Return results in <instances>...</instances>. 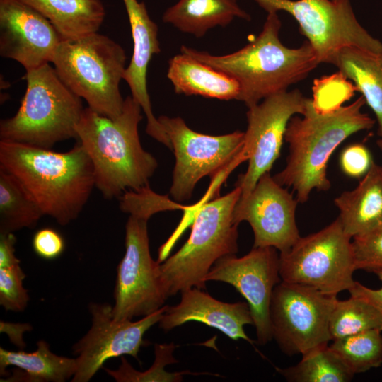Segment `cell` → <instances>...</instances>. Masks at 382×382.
Wrapping results in <instances>:
<instances>
[{
	"label": "cell",
	"mask_w": 382,
	"mask_h": 382,
	"mask_svg": "<svg viewBox=\"0 0 382 382\" xmlns=\"http://www.w3.org/2000/svg\"><path fill=\"white\" fill-rule=\"evenodd\" d=\"M0 167L21 183L43 215L62 226L79 216L96 187L93 164L79 141L57 152L0 140Z\"/></svg>",
	"instance_id": "1"
},
{
	"label": "cell",
	"mask_w": 382,
	"mask_h": 382,
	"mask_svg": "<svg viewBox=\"0 0 382 382\" xmlns=\"http://www.w3.org/2000/svg\"><path fill=\"white\" fill-rule=\"evenodd\" d=\"M141 110L128 96L116 118L87 107L76 126V139L93 164L96 187L105 199L120 198L126 191H139L149 185V178L158 168L156 158L140 142Z\"/></svg>",
	"instance_id": "2"
},
{
	"label": "cell",
	"mask_w": 382,
	"mask_h": 382,
	"mask_svg": "<svg viewBox=\"0 0 382 382\" xmlns=\"http://www.w3.org/2000/svg\"><path fill=\"white\" fill-rule=\"evenodd\" d=\"M281 26L277 12L270 11L260 33L235 52L212 55L184 45L180 52L236 80L240 86L237 100L250 108L268 96L287 91L319 64L307 41L297 48L284 45L279 35Z\"/></svg>",
	"instance_id": "3"
},
{
	"label": "cell",
	"mask_w": 382,
	"mask_h": 382,
	"mask_svg": "<svg viewBox=\"0 0 382 382\" xmlns=\"http://www.w3.org/2000/svg\"><path fill=\"white\" fill-rule=\"evenodd\" d=\"M362 96L335 111L317 112L308 99L305 112L293 116L287 125L284 140L289 155L284 169L273 176L282 186L296 192L299 203H305L313 190L328 191V163L336 148L349 136L371 129L375 120L361 109Z\"/></svg>",
	"instance_id": "4"
},
{
	"label": "cell",
	"mask_w": 382,
	"mask_h": 382,
	"mask_svg": "<svg viewBox=\"0 0 382 382\" xmlns=\"http://www.w3.org/2000/svg\"><path fill=\"white\" fill-rule=\"evenodd\" d=\"M26 91L17 112L0 122V140L51 149L77 139L81 98L61 80L49 64L25 71Z\"/></svg>",
	"instance_id": "5"
},
{
	"label": "cell",
	"mask_w": 382,
	"mask_h": 382,
	"mask_svg": "<svg viewBox=\"0 0 382 382\" xmlns=\"http://www.w3.org/2000/svg\"><path fill=\"white\" fill-rule=\"evenodd\" d=\"M239 187L224 196L205 199L192 215L187 241L160 265L168 297L195 287L205 289V278L219 259L238 252V226L233 221Z\"/></svg>",
	"instance_id": "6"
},
{
	"label": "cell",
	"mask_w": 382,
	"mask_h": 382,
	"mask_svg": "<svg viewBox=\"0 0 382 382\" xmlns=\"http://www.w3.org/2000/svg\"><path fill=\"white\" fill-rule=\"evenodd\" d=\"M52 63L64 83L93 110L112 119L122 112L120 83L127 67L118 43L98 32L62 40Z\"/></svg>",
	"instance_id": "7"
},
{
	"label": "cell",
	"mask_w": 382,
	"mask_h": 382,
	"mask_svg": "<svg viewBox=\"0 0 382 382\" xmlns=\"http://www.w3.org/2000/svg\"><path fill=\"white\" fill-rule=\"evenodd\" d=\"M175 157L170 195L176 202L191 198L198 181L209 176L220 185L226 174L246 160L243 154L245 132L213 136L192 130L180 117H158Z\"/></svg>",
	"instance_id": "8"
},
{
	"label": "cell",
	"mask_w": 382,
	"mask_h": 382,
	"mask_svg": "<svg viewBox=\"0 0 382 382\" xmlns=\"http://www.w3.org/2000/svg\"><path fill=\"white\" fill-rule=\"evenodd\" d=\"M352 238L337 217L318 232L299 239L279 253L282 281L335 294L351 289L356 270Z\"/></svg>",
	"instance_id": "9"
},
{
	"label": "cell",
	"mask_w": 382,
	"mask_h": 382,
	"mask_svg": "<svg viewBox=\"0 0 382 382\" xmlns=\"http://www.w3.org/2000/svg\"><path fill=\"white\" fill-rule=\"evenodd\" d=\"M267 12L284 11L298 23L319 64L345 47L382 51V42L357 21L350 0H255Z\"/></svg>",
	"instance_id": "10"
},
{
	"label": "cell",
	"mask_w": 382,
	"mask_h": 382,
	"mask_svg": "<svg viewBox=\"0 0 382 382\" xmlns=\"http://www.w3.org/2000/svg\"><path fill=\"white\" fill-rule=\"evenodd\" d=\"M337 295L281 281L272 291L270 318L272 337L284 354H304L332 340L330 318Z\"/></svg>",
	"instance_id": "11"
},
{
	"label": "cell",
	"mask_w": 382,
	"mask_h": 382,
	"mask_svg": "<svg viewBox=\"0 0 382 382\" xmlns=\"http://www.w3.org/2000/svg\"><path fill=\"white\" fill-rule=\"evenodd\" d=\"M148 219L129 214L125 226V253L117 267L112 318L132 320L149 316L168 298L160 265L150 253Z\"/></svg>",
	"instance_id": "12"
},
{
	"label": "cell",
	"mask_w": 382,
	"mask_h": 382,
	"mask_svg": "<svg viewBox=\"0 0 382 382\" xmlns=\"http://www.w3.org/2000/svg\"><path fill=\"white\" fill-rule=\"evenodd\" d=\"M308 99L297 89L284 91L248 108L243 147L248 166L236 184L241 197L248 195L259 178L270 172L279 156L290 119L305 112Z\"/></svg>",
	"instance_id": "13"
},
{
	"label": "cell",
	"mask_w": 382,
	"mask_h": 382,
	"mask_svg": "<svg viewBox=\"0 0 382 382\" xmlns=\"http://www.w3.org/2000/svg\"><path fill=\"white\" fill-rule=\"evenodd\" d=\"M167 306L141 318L115 320L112 306L107 303H91L88 308L92 324L88 332L73 346L77 369L72 382H88L109 359L130 355L137 360L141 347L146 345L144 335L158 323Z\"/></svg>",
	"instance_id": "14"
},
{
	"label": "cell",
	"mask_w": 382,
	"mask_h": 382,
	"mask_svg": "<svg viewBox=\"0 0 382 382\" xmlns=\"http://www.w3.org/2000/svg\"><path fill=\"white\" fill-rule=\"evenodd\" d=\"M205 281L232 285L250 307L257 343L265 345L273 339L270 304L274 288L282 281L279 254L276 248H253L241 257L236 255L224 256L215 262Z\"/></svg>",
	"instance_id": "15"
},
{
	"label": "cell",
	"mask_w": 382,
	"mask_h": 382,
	"mask_svg": "<svg viewBox=\"0 0 382 382\" xmlns=\"http://www.w3.org/2000/svg\"><path fill=\"white\" fill-rule=\"evenodd\" d=\"M299 202L269 173L263 174L251 192L239 197L233 213L234 222L247 221L254 234L253 248L273 247L289 250L301 237L296 223Z\"/></svg>",
	"instance_id": "16"
},
{
	"label": "cell",
	"mask_w": 382,
	"mask_h": 382,
	"mask_svg": "<svg viewBox=\"0 0 382 382\" xmlns=\"http://www.w3.org/2000/svg\"><path fill=\"white\" fill-rule=\"evenodd\" d=\"M44 16L21 0H0V55L25 71L52 63L62 40Z\"/></svg>",
	"instance_id": "17"
},
{
	"label": "cell",
	"mask_w": 382,
	"mask_h": 382,
	"mask_svg": "<svg viewBox=\"0 0 382 382\" xmlns=\"http://www.w3.org/2000/svg\"><path fill=\"white\" fill-rule=\"evenodd\" d=\"M127 11L133 40V52L123 80L128 84L132 98L141 105L147 120L146 131L168 149L171 144L152 111L147 90V71L151 59L161 52L158 26L151 19L146 5L138 0H122Z\"/></svg>",
	"instance_id": "18"
},
{
	"label": "cell",
	"mask_w": 382,
	"mask_h": 382,
	"mask_svg": "<svg viewBox=\"0 0 382 382\" xmlns=\"http://www.w3.org/2000/svg\"><path fill=\"white\" fill-rule=\"evenodd\" d=\"M180 293L179 303L167 306L158 322L161 329L168 331L194 320L220 330L233 340L242 339L253 345L254 341L244 330L245 325H253L247 302H222L195 287Z\"/></svg>",
	"instance_id": "19"
},
{
	"label": "cell",
	"mask_w": 382,
	"mask_h": 382,
	"mask_svg": "<svg viewBox=\"0 0 382 382\" xmlns=\"http://www.w3.org/2000/svg\"><path fill=\"white\" fill-rule=\"evenodd\" d=\"M345 232L352 238L382 226V165L374 163L353 190L334 199Z\"/></svg>",
	"instance_id": "20"
},
{
	"label": "cell",
	"mask_w": 382,
	"mask_h": 382,
	"mask_svg": "<svg viewBox=\"0 0 382 382\" xmlns=\"http://www.w3.org/2000/svg\"><path fill=\"white\" fill-rule=\"evenodd\" d=\"M167 77L178 94L229 100L240 93L233 78L181 52L169 60Z\"/></svg>",
	"instance_id": "21"
},
{
	"label": "cell",
	"mask_w": 382,
	"mask_h": 382,
	"mask_svg": "<svg viewBox=\"0 0 382 382\" xmlns=\"http://www.w3.org/2000/svg\"><path fill=\"white\" fill-rule=\"evenodd\" d=\"M16 369L5 381L64 382L72 378L76 371V358L53 353L45 340L37 342L33 352H13L0 347V373L6 376V368Z\"/></svg>",
	"instance_id": "22"
},
{
	"label": "cell",
	"mask_w": 382,
	"mask_h": 382,
	"mask_svg": "<svg viewBox=\"0 0 382 382\" xmlns=\"http://www.w3.org/2000/svg\"><path fill=\"white\" fill-rule=\"evenodd\" d=\"M236 18L250 20L238 0H179L166 10L162 20L183 33L202 37L209 30L225 27Z\"/></svg>",
	"instance_id": "23"
},
{
	"label": "cell",
	"mask_w": 382,
	"mask_h": 382,
	"mask_svg": "<svg viewBox=\"0 0 382 382\" xmlns=\"http://www.w3.org/2000/svg\"><path fill=\"white\" fill-rule=\"evenodd\" d=\"M331 64L351 81L374 112L377 134L382 138V51L345 47L332 58Z\"/></svg>",
	"instance_id": "24"
},
{
	"label": "cell",
	"mask_w": 382,
	"mask_h": 382,
	"mask_svg": "<svg viewBox=\"0 0 382 382\" xmlns=\"http://www.w3.org/2000/svg\"><path fill=\"white\" fill-rule=\"evenodd\" d=\"M48 19L63 40L98 32L105 16L101 0H21Z\"/></svg>",
	"instance_id": "25"
},
{
	"label": "cell",
	"mask_w": 382,
	"mask_h": 382,
	"mask_svg": "<svg viewBox=\"0 0 382 382\" xmlns=\"http://www.w3.org/2000/svg\"><path fill=\"white\" fill-rule=\"evenodd\" d=\"M42 216L21 183L0 167V233L33 228Z\"/></svg>",
	"instance_id": "26"
},
{
	"label": "cell",
	"mask_w": 382,
	"mask_h": 382,
	"mask_svg": "<svg viewBox=\"0 0 382 382\" xmlns=\"http://www.w3.org/2000/svg\"><path fill=\"white\" fill-rule=\"evenodd\" d=\"M294 366L277 371L291 382H348L355 375L328 344L301 354Z\"/></svg>",
	"instance_id": "27"
},
{
	"label": "cell",
	"mask_w": 382,
	"mask_h": 382,
	"mask_svg": "<svg viewBox=\"0 0 382 382\" xmlns=\"http://www.w3.org/2000/svg\"><path fill=\"white\" fill-rule=\"evenodd\" d=\"M375 329L382 330V313L376 307L354 296L337 300L329 323L332 340Z\"/></svg>",
	"instance_id": "28"
},
{
	"label": "cell",
	"mask_w": 382,
	"mask_h": 382,
	"mask_svg": "<svg viewBox=\"0 0 382 382\" xmlns=\"http://www.w3.org/2000/svg\"><path fill=\"white\" fill-rule=\"evenodd\" d=\"M381 332H361L335 339L330 347L354 374L364 373L382 364Z\"/></svg>",
	"instance_id": "29"
},
{
	"label": "cell",
	"mask_w": 382,
	"mask_h": 382,
	"mask_svg": "<svg viewBox=\"0 0 382 382\" xmlns=\"http://www.w3.org/2000/svg\"><path fill=\"white\" fill-rule=\"evenodd\" d=\"M175 347L173 343L155 345L154 362L148 370L143 372L135 370L123 356L120 357L121 364L117 370L107 368H104V370L117 382L181 381L185 374L192 373L190 371L170 373L164 369L166 365L178 362L173 355Z\"/></svg>",
	"instance_id": "30"
},
{
	"label": "cell",
	"mask_w": 382,
	"mask_h": 382,
	"mask_svg": "<svg viewBox=\"0 0 382 382\" xmlns=\"http://www.w3.org/2000/svg\"><path fill=\"white\" fill-rule=\"evenodd\" d=\"M312 90L313 106L320 113L337 110L345 102L349 100L357 91L353 83L339 71L315 79Z\"/></svg>",
	"instance_id": "31"
},
{
	"label": "cell",
	"mask_w": 382,
	"mask_h": 382,
	"mask_svg": "<svg viewBox=\"0 0 382 382\" xmlns=\"http://www.w3.org/2000/svg\"><path fill=\"white\" fill-rule=\"evenodd\" d=\"M26 275L20 264L0 268V305L6 311L21 312L29 301L23 286Z\"/></svg>",
	"instance_id": "32"
},
{
	"label": "cell",
	"mask_w": 382,
	"mask_h": 382,
	"mask_svg": "<svg viewBox=\"0 0 382 382\" xmlns=\"http://www.w3.org/2000/svg\"><path fill=\"white\" fill-rule=\"evenodd\" d=\"M356 270H382V226L352 238Z\"/></svg>",
	"instance_id": "33"
},
{
	"label": "cell",
	"mask_w": 382,
	"mask_h": 382,
	"mask_svg": "<svg viewBox=\"0 0 382 382\" xmlns=\"http://www.w3.org/2000/svg\"><path fill=\"white\" fill-rule=\"evenodd\" d=\"M374 163L370 150L363 144H352L340 154V166L342 172L354 178H361Z\"/></svg>",
	"instance_id": "34"
},
{
	"label": "cell",
	"mask_w": 382,
	"mask_h": 382,
	"mask_svg": "<svg viewBox=\"0 0 382 382\" xmlns=\"http://www.w3.org/2000/svg\"><path fill=\"white\" fill-rule=\"evenodd\" d=\"M32 246L35 254L40 257L54 260L64 251L65 241L62 236L55 229L42 228L35 233Z\"/></svg>",
	"instance_id": "35"
},
{
	"label": "cell",
	"mask_w": 382,
	"mask_h": 382,
	"mask_svg": "<svg viewBox=\"0 0 382 382\" xmlns=\"http://www.w3.org/2000/svg\"><path fill=\"white\" fill-rule=\"evenodd\" d=\"M373 272L382 283V270H377ZM348 291L351 296L365 300L376 307L382 313V286L379 289H374L355 281L354 286Z\"/></svg>",
	"instance_id": "36"
},
{
	"label": "cell",
	"mask_w": 382,
	"mask_h": 382,
	"mask_svg": "<svg viewBox=\"0 0 382 382\" xmlns=\"http://www.w3.org/2000/svg\"><path fill=\"white\" fill-rule=\"evenodd\" d=\"M16 243L13 233H0V268L20 264L15 255Z\"/></svg>",
	"instance_id": "37"
},
{
	"label": "cell",
	"mask_w": 382,
	"mask_h": 382,
	"mask_svg": "<svg viewBox=\"0 0 382 382\" xmlns=\"http://www.w3.org/2000/svg\"><path fill=\"white\" fill-rule=\"evenodd\" d=\"M1 332H6L10 340L20 349H23L26 345L23 340V333L32 329L27 323H9L1 321Z\"/></svg>",
	"instance_id": "38"
},
{
	"label": "cell",
	"mask_w": 382,
	"mask_h": 382,
	"mask_svg": "<svg viewBox=\"0 0 382 382\" xmlns=\"http://www.w3.org/2000/svg\"><path fill=\"white\" fill-rule=\"evenodd\" d=\"M376 144H377V146L378 148L381 150V151L382 152V138H379L377 141H376Z\"/></svg>",
	"instance_id": "39"
}]
</instances>
